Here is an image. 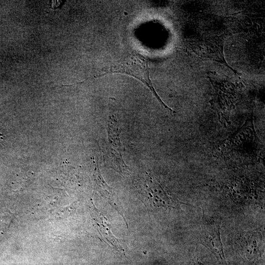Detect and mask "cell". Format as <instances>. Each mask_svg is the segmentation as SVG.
I'll return each mask as SVG.
<instances>
[{"label": "cell", "mask_w": 265, "mask_h": 265, "mask_svg": "<svg viewBox=\"0 0 265 265\" xmlns=\"http://www.w3.org/2000/svg\"><path fill=\"white\" fill-rule=\"evenodd\" d=\"M119 132L117 120L114 116L110 117L108 124V154L114 163L121 169H127L122 158V148L119 139Z\"/></svg>", "instance_id": "cell-2"}, {"label": "cell", "mask_w": 265, "mask_h": 265, "mask_svg": "<svg viewBox=\"0 0 265 265\" xmlns=\"http://www.w3.org/2000/svg\"><path fill=\"white\" fill-rule=\"evenodd\" d=\"M95 176L98 190L102 195L109 199L110 200V203L113 204L114 206V197L112 189L107 185L102 177L98 166L97 167H96Z\"/></svg>", "instance_id": "cell-6"}, {"label": "cell", "mask_w": 265, "mask_h": 265, "mask_svg": "<svg viewBox=\"0 0 265 265\" xmlns=\"http://www.w3.org/2000/svg\"><path fill=\"white\" fill-rule=\"evenodd\" d=\"M209 230L204 233L202 238L203 242L207 244L212 251L219 255L222 252V246L220 241L219 230L217 228L212 227Z\"/></svg>", "instance_id": "cell-5"}, {"label": "cell", "mask_w": 265, "mask_h": 265, "mask_svg": "<svg viewBox=\"0 0 265 265\" xmlns=\"http://www.w3.org/2000/svg\"><path fill=\"white\" fill-rule=\"evenodd\" d=\"M145 195L148 203L154 207L168 208L173 201L162 186L151 177L146 181Z\"/></svg>", "instance_id": "cell-3"}, {"label": "cell", "mask_w": 265, "mask_h": 265, "mask_svg": "<svg viewBox=\"0 0 265 265\" xmlns=\"http://www.w3.org/2000/svg\"><path fill=\"white\" fill-rule=\"evenodd\" d=\"M95 221L98 226V230L104 241L109 245L113 246L118 250L121 247L118 239L113 236L111 232L110 223L108 220L102 213L99 212L96 209L94 211Z\"/></svg>", "instance_id": "cell-4"}, {"label": "cell", "mask_w": 265, "mask_h": 265, "mask_svg": "<svg viewBox=\"0 0 265 265\" xmlns=\"http://www.w3.org/2000/svg\"><path fill=\"white\" fill-rule=\"evenodd\" d=\"M110 73L126 74L138 80L150 89L164 107L171 112H173V110L162 101L155 90L150 78L148 61L143 56L138 54L130 55L124 60L111 65L98 77Z\"/></svg>", "instance_id": "cell-1"}]
</instances>
